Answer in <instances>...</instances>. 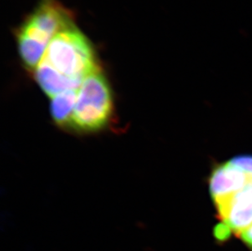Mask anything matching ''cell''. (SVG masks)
I'll return each instance as SVG.
<instances>
[{"label": "cell", "mask_w": 252, "mask_h": 251, "mask_svg": "<svg viewBox=\"0 0 252 251\" xmlns=\"http://www.w3.org/2000/svg\"><path fill=\"white\" fill-rule=\"evenodd\" d=\"M114 114L112 89L101 67L88 74L78 89L70 129L95 133L110 126Z\"/></svg>", "instance_id": "6da1fadb"}, {"label": "cell", "mask_w": 252, "mask_h": 251, "mask_svg": "<svg viewBox=\"0 0 252 251\" xmlns=\"http://www.w3.org/2000/svg\"><path fill=\"white\" fill-rule=\"evenodd\" d=\"M241 241L243 242V244L248 247V249L252 251V225L246 229L244 232H242L241 234L238 235Z\"/></svg>", "instance_id": "9c48e42d"}, {"label": "cell", "mask_w": 252, "mask_h": 251, "mask_svg": "<svg viewBox=\"0 0 252 251\" xmlns=\"http://www.w3.org/2000/svg\"><path fill=\"white\" fill-rule=\"evenodd\" d=\"M75 24L74 16L58 0H39L16 31V38H28L48 47L57 33Z\"/></svg>", "instance_id": "3957f363"}, {"label": "cell", "mask_w": 252, "mask_h": 251, "mask_svg": "<svg viewBox=\"0 0 252 251\" xmlns=\"http://www.w3.org/2000/svg\"><path fill=\"white\" fill-rule=\"evenodd\" d=\"M77 93L78 89H71L53 97L51 101V114L53 121L60 127L70 126L76 104Z\"/></svg>", "instance_id": "52a82bcc"}, {"label": "cell", "mask_w": 252, "mask_h": 251, "mask_svg": "<svg viewBox=\"0 0 252 251\" xmlns=\"http://www.w3.org/2000/svg\"><path fill=\"white\" fill-rule=\"evenodd\" d=\"M33 77L45 94L54 97L71 89H79L82 82L60 74L45 61L42 60L33 70Z\"/></svg>", "instance_id": "8992f818"}, {"label": "cell", "mask_w": 252, "mask_h": 251, "mask_svg": "<svg viewBox=\"0 0 252 251\" xmlns=\"http://www.w3.org/2000/svg\"><path fill=\"white\" fill-rule=\"evenodd\" d=\"M220 225L230 236L238 235L252 225V184L234 194L215 201Z\"/></svg>", "instance_id": "277c9868"}, {"label": "cell", "mask_w": 252, "mask_h": 251, "mask_svg": "<svg viewBox=\"0 0 252 251\" xmlns=\"http://www.w3.org/2000/svg\"><path fill=\"white\" fill-rule=\"evenodd\" d=\"M227 163L245 174L252 182V155H239L231 158Z\"/></svg>", "instance_id": "ba28073f"}, {"label": "cell", "mask_w": 252, "mask_h": 251, "mask_svg": "<svg viewBox=\"0 0 252 251\" xmlns=\"http://www.w3.org/2000/svg\"><path fill=\"white\" fill-rule=\"evenodd\" d=\"M43 60L60 74L80 82L100 67L93 43L75 24L51 40Z\"/></svg>", "instance_id": "7a4b0ae2"}, {"label": "cell", "mask_w": 252, "mask_h": 251, "mask_svg": "<svg viewBox=\"0 0 252 251\" xmlns=\"http://www.w3.org/2000/svg\"><path fill=\"white\" fill-rule=\"evenodd\" d=\"M249 184L252 182L245 174L225 162L213 169L209 178L210 193L215 202L239 192Z\"/></svg>", "instance_id": "5b68a950"}]
</instances>
